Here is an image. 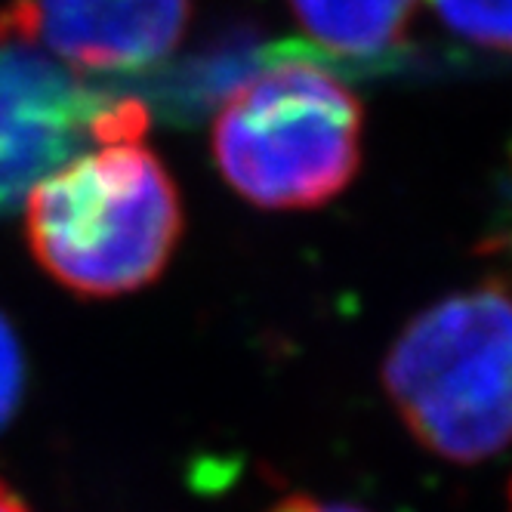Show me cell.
<instances>
[{"instance_id":"1","label":"cell","mask_w":512,"mask_h":512,"mask_svg":"<svg viewBox=\"0 0 512 512\" xmlns=\"http://www.w3.org/2000/svg\"><path fill=\"white\" fill-rule=\"evenodd\" d=\"M145 130V105L115 99L96 127V149L59 164L28 195L34 256L84 297H118L155 281L179 241V195L142 142Z\"/></svg>"},{"instance_id":"2","label":"cell","mask_w":512,"mask_h":512,"mask_svg":"<svg viewBox=\"0 0 512 512\" xmlns=\"http://www.w3.org/2000/svg\"><path fill=\"white\" fill-rule=\"evenodd\" d=\"M324 59L318 47L275 44L269 62L219 105L213 158L256 207H321L361 164V102Z\"/></svg>"},{"instance_id":"3","label":"cell","mask_w":512,"mask_h":512,"mask_svg":"<svg viewBox=\"0 0 512 512\" xmlns=\"http://www.w3.org/2000/svg\"><path fill=\"white\" fill-rule=\"evenodd\" d=\"M405 426L438 457L475 463L512 445V294L485 284L420 312L383 364Z\"/></svg>"},{"instance_id":"4","label":"cell","mask_w":512,"mask_h":512,"mask_svg":"<svg viewBox=\"0 0 512 512\" xmlns=\"http://www.w3.org/2000/svg\"><path fill=\"white\" fill-rule=\"evenodd\" d=\"M108 102L41 56L0 50V210L93 142Z\"/></svg>"},{"instance_id":"5","label":"cell","mask_w":512,"mask_h":512,"mask_svg":"<svg viewBox=\"0 0 512 512\" xmlns=\"http://www.w3.org/2000/svg\"><path fill=\"white\" fill-rule=\"evenodd\" d=\"M192 0H10L0 41L44 47L84 68L124 71L161 59L189 22Z\"/></svg>"},{"instance_id":"6","label":"cell","mask_w":512,"mask_h":512,"mask_svg":"<svg viewBox=\"0 0 512 512\" xmlns=\"http://www.w3.org/2000/svg\"><path fill=\"white\" fill-rule=\"evenodd\" d=\"M420 0H290L318 50L340 59H377L405 34Z\"/></svg>"},{"instance_id":"7","label":"cell","mask_w":512,"mask_h":512,"mask_svg":"<svg viewBox=\"0 0 512 512\" xmlns=\"http://www.w3.org/2000/svg\"><path fill=\"white\" fill-rule=\"evenodd\" d=\"M275 44L260 47L250 38H229L219 47L195 56L186 68H176L170 78L161 81L164 105L170 112H198V108L226 99L232 90H238L247 78L260 71Z\"/></svg>"},{"instance_id":"8","label":"cell","mask_w":512,"mask_h":512,"mask_svg":"<svg viewBox=\"0 0 512 512\" xmlns=\"http://www.w3.org/2000/svg\"><path fill=\"white\" fill-rule=\"evenodd\" d=\"M432 7L460 38L512 56V0H432Z\"/></svg>"},{"instance_id":"9","label":"cell","mask_w":512,"mask_h":512,"mask_svg":"<svg viewBox=\"0 0 512 512\" xmlns=\"http://www.w3.org/2000/svg\"><path fill=\"white\" fill-rule=\"evenodd\" d=\"M22 383H25L22 349H19L13 327L7 324L4 315H0V429L7 426V420L19 408Z\"/></svg>"},{"instance_id":"10","label":"cell","mask_w":512,"mask_h":512,"mask_svg":"<svg viewBox=\"0 0 512 512\" xmlns=\"http://www.w3.org/2000/svg\"><path fill=\"white\" fill-rule=\"evenodd\" d=\"M269 512H364V509L349 506V503H327V500H315V497L297 494V497H284Z\"/></svg>"},{"instance_id":"11","label":"cell","mask_w":512,"mask_h":512,"mask_svg":"<svg viewBox=\"0 0 512 512\" xmlns=\"http://www.w3.org/2000/svg\"><path fill=\"white\" fill-rule=\"evenodd\" d=\"M0 512H28V509L7 485H0Z\"/></svg>"}]
</instances>
